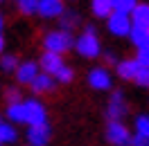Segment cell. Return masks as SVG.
<instances>
[{"label": "cell", "mask_w": 149, "mask_h": 146, "mask_svg": "<svg viewBox=\"0 0 149 146\" xmlns=\"http://www.w3.org/2000/svg\"><path fill=\"white\" fill-rule=\"evenodd\" d=\"M74 50L77 54L84 56V59H97L102 54V45H100V38H97V29L93 25H86L84 32L74 38Z\"/></svg>", "instance_id": "cell-1"}, {"label": "cell", "mask_w": 149, "mask_h": 146, "mask_svg": "<svg viewBox=\"0 0 149 146\" xmlns=\"http://www.w3.org/2000/svg\"><path fill=\"white\" fill-rule=\"evenodd\" d=\"M43 47L45 52H54V54H61L68 52L70 47H74V36L72 32H63V29H52L43 36Z\"/></svg>", "instance_id": "cell-2"}, {"label": "cell", "mask_w": 149, "mask_h": 146, "mask_svg": "<svg viewBox=\"0 0 149 146\" xmlns=\"http://www.w3.org/2000/svg\"><path fill=\"white\" fill-rule=\"evenodd\" d=\"M133 135L122 121H109L106 124V142L111 146H131Z\"/></svg>", "instance_id": "cell-3"}, {"label": "cell", "mask_w": 149, "mask_h": 146, "mask_svg": "<svg viewBox=\"0 0 149 146\" xmlns=\"http://www.w3.org/2000/svg\"><path fill=\"white\" fill-rule=\"evenodd\" d=\"M88 85L97 92H104V90H111L113 88V76L109 72V67L104 65H97L88 72Z\"/></svg>", "instance_id": "cell-4"}, {"label": "cell", "mask_w": 149, "mask_h": 146, "mask_svg": "<svg viewBox=\"0 0 149 146\" xmlns=\"http://www.w3.org/2000/svg\"><path fill=\"white\" fill-rule=\"evenodd\" d=\"M127 112H129V106L124 99V92L115 90L109 99V106H106V117H109V121H122V117Z\"/></svg>", "instance_id": "cell-5"}, {"label": "cell", "mask_w": 149, "mask_h": 146, "mask_svg": "<svg viewBox=\"0 0 149 146\" xmlns=\"http://www.w3.org/2000/svg\"><path fill=\"white\" fill-rule=\"evenodd\" d=\"M106 25H109V32H111L113 36H131V32H133L131 16L118 14V11H113V16L106 20Z\"/></svg>", "instance_id": "cell-6"}, {"label": "cell", "mask_w": 149, "mask_h": 146, "mask_svg": "<svg viewBox=\"0 0 149 146\" xmlns=\"http://www.w3.org/2000/svg\"><path fill=\"white\" fill-rule=\"evenodd\" d=\"M25 110H27V126H43L47 124V112L45 106L38 99H27L25 101Z\"/></svg>", "instance_id": "cell-7"}, {"label": "cell", "mask_w": 149, "mask_h": 146, "mask_svg": "<svg viewBox=\"0 0 149 146\" xmlns=\"http://www.w3.org/2000/svg\"><path fill=\"white\" fill-rule=\"evenodd\" d=\"M38 65L43 74H50V76H56V72L63 67V56L61 54H54V52H43V56L38 59Z\"/></svg>", "instance_id": "cell-8"}, {"label": "cell", "mask_w": 149, "mask_h": 146, "mask_svg": "<svg viewBox=\"0 0 149 146\" xmlns=\"http://www.w3.org/2000/svg\"><path fill=\"white\" fill-rule=\"evenodd\" d=\"M115 72L122 81H136L138 79V72H140V65L136 59H124V61H118L115 65Z\"/></svg>", "instance_id": "cell-9"}, {"label": "cell", "mask_w": 149, "mask_h": 146, "mask_svg": "<svg viewBox=\"0 0 149 146\" xmlns=\"http://www.w3.org/2000/svg\"><path fill=\"white\" fill-rule=\"evenodd\" d=\"M65 14V5L61 0H41L38 2V16L43 18H61Z\"/></svg>", "instance_id": "cell-10"}, {"label": "cell", "mask_w": 149, "mask_h": 146, "mask_svg": "<svg viewBox=\"0 0 149 146\" xmlns=\"http://www.w3.org/2000/svg\"><path fill=\"white\" fill-rule=\"evenodd\" d=\"M38 67H41V65L34 63V61H23V63L18 65V70H16V81L32 85V81L41 74V72H38Z\"/></svg>", "instance_id": "cell-11"}, {"label": "cell", "mask_w": 149, "mask_h": 146, "mask_svg": "<svg viewBox=\"0 0 149 146\" xmlns=\"http://www.w3.org/2000/svg\"><path fill=\"white\" fill-rule=\"evenodd\" d=\"M50 133H52L50 124L32 126L27 130V142H29V146H47V142H50Z\"/></svg>", "instance_id": "cell-12"}, {"label": "cell", "mask_w": 149, "mask_h": 146, "mask_svg": "<svg viewBox=\"0 0 149 146\" xmlns=\"http://www.w3.org/2000/svg\"><path fill=\"white\" fill-rule=\"evenodd\" d=\"M54 76H50V74H38L36 79H34V81H32V85H29V88H32V92H34V94H47V92H52L54 90Z\"/></svg>", "instance_id": "cell-13"}, {"label": "cell", "mask_w": 149, "mask_h": 146, "mask_svg": "<svg viewBox=\"0 0 149 146\" xmlns=\"http://www.w3.org/2000/svg\"><path fill=\"white\" fill-rule=\"evenodd\" d=\"M131 20H133V27L149 29V2H140L131 14Z\"/></svg>", "instance_id": "cell-14"}, {"label": "cell", "mask_w": 149, "mask_h": 146, "mask_svg": "<svg viewBox=\"0 0 149 146\" xmlns=\"http://www.w3.org/2000/svg\"><path fill=\"white\" fill-rule=\"evenodd\" d=\"M7 119H9L11 124H27V110H25V101L7 106Z\"/></svg>", "instance_id": "cell-15"}, {"label": "cell", "mask_w": 149, "mask_h": 146, "mask_svg": "<svg viewBox=\"0 0 149 146\" xmlns=\"http://www.w3.org/2000/svg\"><path fill=\"white\" fill-rule=\"evenodd\" d=\"M93 14L97 16V18H111L113 16V0H95L93 5Z\"/></svg>", "instance_id": "cell-16"}, {"label": "cell", "mask_w": 149, "mask_h": 146, "mask_svg": "<svg viewBox=\"0 0 149 146\" xmlns=\"http://www.w3.org/2000/svg\"><path fill=\"white\" fill-rule=\"evenodd\" d=\"M59 20H61V29H63V32H72V29L81 23V16H79L77 11H72V9H65V14Z\"/></svg>", "instance_id": "cell-17"}, {"label": "cell", "mask_w": 149, "mask_h": 146, "mask_svg": "<svg viewBox=\"0 0 149 146\" xmlns=\"http://www.w3.org/2000/svg\"><path fill=\"white\" fill-rule=\"evenodd\" d=\"M131 43L136 45V50H142V47H149V29H142V27H133L131 32Z\"/></svg>", "instance_id": "cell-18"}, {"label": "cell", "mask_w": 149, "mask_h": 146, "mask_svg": "<svg viewBox=\"0 0 149 146\" xmlns=\"http://www.w3.org/2000/svg\"><path fill=\"white\" fill-rule=\"evenodd\" d=\"M18 139V133H16V128L11 126V124H7V121H2L0 124V146L5 144H14Z\"/></svg>", "instance_id": "cell-19"}, {"label": "cell", "mask_w": 149, "mask_h": 146, "mask_svg": "<svg viewBox=\"0 0 149 146\" xmlns=\"http://www.w3.org/2000/svg\"><path fill=\"white\" fill-rule=\"evenodd\" d=\"M136 7H138L136 0H113V11H118V14H127V16H131Z\"/></svg>", "instance_id": "cell-20"}, {"label": "cell", "mask_w": 149, "mask_h": 146, "mask_svg": "<svg viewBox=\"0 0 149 146\" xmlns=\"http://www.w3.org/2000/svg\"><path fill=\"white\" fill-rule=\"evenodd\" d=\"M18 65L20 63H18V59H16L14 54H5L2 59H0V70H2V72H16Z\"/></svg>", "instance_id": "cell-21"}, {"label": "cell", "mask_w": 149, "mask_h": 146, "mask_svg": "<svg viewBox=\"0 0 149 146\" xmlns=\"http://www.w3.org/2000/svg\"><path fill=\"white\" fill-rule=\"evenodd\" d=\"M133 126H136V135L149 137V115H138Z\"/></svg>", "instance_id": "cell-22"}, {"label": "cell", "mask_w": 149, "mask_h": 146, "mask_svg": "<svg viewBox=\"0 0 149 146\" xmlns=\"http://www.w3.org/2000/svg\"><path fill=\"white\" fill-rule=\"evenodd\" d=\"M18 9H20V14L32 16V14H38V2H36V0H20Z\"/></svg>", "instance_id": "cell-23"}, {"label": "cell", "mask_w": 149, "mask_h": 146, "mask_svg": "<svg viewBox=\"0 0 149 146\" xmlns=\"http://www.w3.org/2000/svg\"><path fill=\"white\" fill-rule=\"evenodd\" d=\"M74 79V70L70 67V65H63L59 72H56V76H54V81H59V83H70Z\"/></svg>", "instance_id": "cell-24"}, {"label": "cell", "mask_w": 149, "mask_h": 146, "mask_svg": "<svg viewBox=\"0 0 149 146\" xmlns=\"http://www.w3.org/2000/svg\"><path fill=\"white\" fill-rule=\"evenodd\" d=\"M5 99H7V106H11V103H20V101H23V94H20L18 88H7V90H5Z\"/></svg>", "instance_id": "cell-25"}, {"label": "cell", "mask_w": 149, "mask_h": 146, "mask_svg": "<svg viewBox=\"0 0 149 146\" xmlns=\"http://www.w3.org/2000/svg\"><path fill=\"white\" fill-rule=\"evenodd\" d=\"M133 59L138 61L140 67H149V47H142V50H138Z\"/></svg>", "instance_id": "cell-26"}, {"label": "cell", "mask_w": 149, "mask_h": 146, "mask_svg": "<svg viewBox=\"0 0 149 146\" xmlns=\"http://www.w3.org/2000/svg\"><path fill=\"white\" fill-rule=\"evenodd\" d=\"M136 83H138L140 88H149V67H140Z\"/></svg>", "instance_id": "cell-27"}, {"label": "cell", "mask_w": 149, "mask_h": 146, "mask_svg": "<svg viewBox=\"0 0 149 146\" xmlns=\"http://www.w3.org/2000/svg\"><path fill=\"white\" fill-rule=\"evenodd\" d=\"M131 146H149V137H145V135H136V133H133Z\"/></svg>", "instance_id": "cell-28"}, {"label": "cell", "mask_w": 149, "mask_h": 146, "mask_svg": "<svg viewBox=\"0 0 149 146\" xmlns=\"http://www.w3.org/2000/svg\"><path fill=\"white\" fill-rule=\"evenodd\" d=\"M104 61H106L109 65H118V63H115V54H113V52H104Z\"/></svg>", "instance_id": "cell-29"}, {"label": "cell", "mask_w": 149, "mask_h": 146, "mask_svg": "<svg viewBox=\"0 0 149 146\" xmlns=\"http://www.w3.org/2000/svg\"><path fill=\"white\" fill-rule=\"evenodd\" d=\"M2 50H5V38H2V32H0V54H2Z\"/></svg>", "instance_id": "cell-30"}, {"label": "cell", "mask_w": 149, "mask_h": 146, "mask_svg": "<svg viewBox=\"0 0 149 146\" xmlns=\"http://www.w3.org/2000/svg\"><path fill=\"white\" fill-rule=\"evenodd\" d=\"M2 25H5V18H2V14H0V32H2Z\"/></svg>", "instance_id": "cell-31"}, {"label": "cell", "mask_w": 149, "mask_h": 146, "mask_svg": "<svg viewBox=\"0 0 149 146\" xmlns=\"http://www.w3.org/2000/svg\"><path fill=\"white\" fill-rule=\"evenodd\" d=\"M0 124H2V119H0Z\"/></svg>", "instance_id": "cell-32"}]
</instances>
